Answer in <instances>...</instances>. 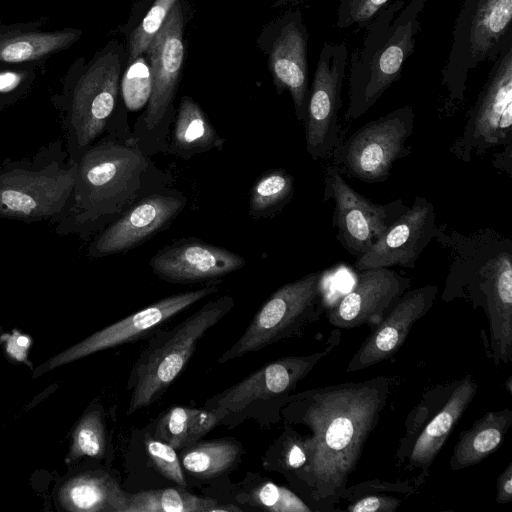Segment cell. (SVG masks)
Listing matches in <instances>:
<instances>
[{"label":"cell","instance_id":"1","mask_svg":"<svg viewBox=\"0 0 512 512\" xmlns=\"http://www.w3.org/2000/svg\"><path fill=\"white\" fill-rule=\"evenodd\" d=\"M391 379L378 376L290 394L281 408L285 423L303 425L308 460L295 478L315 502L342 499L350 475L376 428Z\"/></svg>","mask_w":512,"mask_h":512},{"label":"cell","instance_id":"2","mask_svg":"<svg viewBox=\"0 0 512 512\" xmlns=\"http://www.w3.org/2000/svg\"><path fill=\"white\" fill-rule=\"evenodd\" d=\"M170 181L143 153L128 126L110 132L78 159L72 203L55 232L90 240L132 205L167 188Z\"/></svg>","mask_w":512,"mask_h":512},{"label":"cell","instance_id":"3","mask_svg":"<svg viewBox=\"0 0 512 512\" xmlns=\"http://www.w3.org/2000/svg\"><path fill=\"white\" fill-rule=\"evenodd\" d=\"M434 238L452 252V262L442 298L469 300L483 309L490 342L512 340V241L487 228L463 235L436 226Z\"/></svg>","mask_w":512,"mask_h":512},{"label":"cell","instance_id":"4","mask_svg":"<svg viewBox=\"0 0 512 512\" xmlns=\"http://www.w3.org/2000/svg\"><path fill=\"white\" fill-rule=\"evenodd\" d=\"M428 0H395L384 5L363 27L362 43L348 66L347 122L363 116L400 78L414 52L420 17Z\"/></svg>","mask_w":512,"mask_h":512},{"label":"cell","instance_id":"5","mask_svg":"<svg viewBox=\"0 0 512 512\" xmlns=\"http://www.w3.org/2000/svg\"><path fill=\"white\" fill-rule=\"evenodd\" d=\"M77 162L70 160L62 139L20 159L0 164V218L56 225L70 209Z\"/></svg>","mask_w":512,"mask_h":512},{"label":"cell","instance_id":"6","mask_svg":"<svg viewBox=\"0 0 512 512\" xmlns=\"http://www.w3.org/2000/svg\"><path fill=\"white\" fill-rule=\"evenodd\" d=\"M235 306L230 295L210 300L169 329H159L135 361L128 380L127 414L158 401L180 375L198 342Z\"/></svg>","mask_w":512,"mask_h":512},{"label":"cell","instance_id":"7","mask_svg":"<svg viewBox=\"0 0 512 512\" xmlns=\"http://www.w3.org/2000/svg\"><path fill=\"white\" fill-rule=\"evenodd\" d=\"M121 66L120 48L106 49L61 97L63 142L71 161L104 135L128 126L126 113L116 110Z\"/></svg>","mask_w":512,"mask_h":512},{"label":"cell","instance_id":"8","mask_svg":"<svg viewBox=\"0 0 512 512\" xmlns=\"http://www.w3.org/2000/svg\"><path fill=\"white\" fill-rule=\"evenodd\" d=\"M340 329L331 332L327 346L303 356H288L265 364L241 381L209 398L204 407L223 414L221 425L234 427L254 419L270 425L281 417L288 396L340 342Z\"/></svg>","mask_w":512,"mask_h":512},{"label":"cell","instance_id":"9","mask_svg":"<svg viewBox=\"0 0 512 512\" xmlns=\"http://www.w3.org/2000/svg\"><path fill=\"white\" fill-rule=\"evenodd\" d=\"M511 20L512 0H462L440 76L446 110L465 101L469 74L483 62L492 61L512 39Z\"/></svg>","mask_w":512,"mask_h":512},{"label":"cell","instance_id":"10","mask_svg":"<svg viewBox=\"0 0 512 512\" xmlns=\"http://www.w3.org/2000/svg\"><path fill=\"white\" fill-rule=\"evenodd\" d=\"M326 274V270L315 271L275 290L218 362L223 364L277 342L300 337L326 311Z\"/></svg>","mask_w":512,"mask_h":512},{"label":"cell","instance_id":"11","mask_svg":"<svg viewBox=\"0 0 512 512\" xmlns=\"http://www.w3.org/2000/svg\"><path fill=\"white\" fill-rule=\"evenodd\" d=\"M145 53L150 61L152 92L132 135L143 153L151 157L165 152L174 117L173 101L184 59L183 12L179 1L174 4Z\"/></svg>","mask_w":512,"mask_h":512},{"label":"cell","instance_id":"12","mask_svg":"<svg viewBox=\"0 0 512 512\" xmlns=\"http://www.w3.org/2000/svg\"><path fill=\"white\" fill-rule=\"evenodd\" d=\"M414 123L411 105L396 108L342 139L333 151L331 163L350 178L365 183L385 182L394 163L411 153L407 141Z\"/></svg>","mask_w":512,"mask_h":512},{"label":"cell","instance_id":"13","mask_svg":"<svg viewBox=\"0 0 512 512\" xmlns=\"http://www.w3.org/2000/svg\"><path fill=\"white\" fill-rule=\"evenodd\" d=\"M492 62L463 130L450 147L462 162L494 147L512 144V39Z\"/></svg>","mask_w":512,"mask_h":512},{"label":"cell","instance_id":"14","mask_svg":"<svg viewBox=\"0 0 512 512\" xmlns=\"http://www.w3.org/2000/svg\"><path fill=\"white\" fill-rule=\"evenodd\" d=\"M324 202L334 204L336 239L355 259L361 257L408 208L402 199L374 203L358 193L332 163L324 168Z\"/></svg>","mask_w":512,"mask_h":512},{"label":"cell","instance_id":"15","mask_svg":"<svg viewBox=\"0 0 512 512\" xmlns=\"http://www.w3.org/2000/svg\"><path fill=\"white\" fill-rule=\"evenodd\" d=\"M348 57L345 42H324L318 56L303 121L306 151L315 161L331 158L343 139L339 111Z\"/></svg>","mask_w":512,"mask_h":512},{"label":"cell","instance_id":"16","mask_svg":"<svg viewBox=\"0 0 512 512\" xmlns=\"http://www.w3.org/2000/svg\"><path fill=\"white\" fill-rule=\"evenodd\" d=\"M309 33L299 9L285 12L270 23L259 38L268 56V66L279 94L288 91L298 121L306 115Z\"/></svg>","mask_w":512,"mask_h":512},{"label":"cell","instance_id":"17","mask_svg":"<svg viewBox=\"0 0 512 512\" xmlns=\"http://www.w3.org/2000/svg\"><path fill=\"white\" fill-rule=\"evenodd\" d=\"M187 197L172 188L152 193L89 240L87 255L97 259L126 253L166 230L182 213Z\"/></svg>","mask_w":512,"mask_h":512},{"label":"cell","instance_id":"18","mask_svg":"<svg viewBox=\"0 0 512 512\" xmlns=\"http://www.w3.org/2000/svg\"><path fill=\"white\" fill-rule=\"evenodd\" d=\"M410 278L391 268L358 271L354 287L326 308L328 322L337 329L373 327L410 289Z\"/></svg>","mask_w":512,"mask_h":512},{"label":"cell","instance_id":"19","mask_svg":"<svg viewBox=\"0 0 512 512\" xmlns=\"http://www.w3.org/2000/svg\"><path fill=\"white\" fill-rule=\"evenodd\" d=\"M148 264L153 273L165 282L194 284L215 283L242 269L246 260L226 248L186 237L159 249Z\"/></svg>","mask_w":512,"mask_h":512},{"label":"cell","instance_id":"20","mask_svg":"<svg viewBox=\"0 0 512 512\" xmlns=\"http://www.w3.org/2000/svg\"><path fill=\"white\" fill-rule=\"evenodd\" d=\"M434 205L423 196H416L412 205L380 236L361 257L355 268L414 269L416 263L434 238L436 231Z\"/></svg>","mask_w":512,"mask_h":512},{"label":"cell","instance_id":"21","mask_svg":"<svg viewBox=\"0 0 512 512\" xmlns=\"http://www.w3.org/2000/svg\"><path fill=\"white\" fill-rule=\"evenodd\" d=\"M438 293L427 284L408 290L376 325L351 357L346 372L369 368L391 358L401 348L413 325L432 308Z\"/></svg>","mask_w":512,"mask_h":512},{"label":"cell","instance_id":"22","mask_svg":"<svg viewBox=\"0 0 512 512\" xmlns=\"http://www.w3.org/2000/svg\"><path fill=\"white\" fill-rule=\"evenodd\" d=\"M218 290L217 284L210 283L195 290L162 298L92 335L78 346L75 353L82 356L105 348L148 339L172 318Z\"/></svg>","mask_w":512,"mask_h":512},{"label":"cell","instance_id":"23","mask_svg":"<svg viewBox=\"0 0 512 512\" xmlns=\"http://www.w3.org/2000/svg\"><path fill=\"white\" fill-rule=\"evenodd\" d=\"M478 389L471 375L457 381L439 412L416 438L408 457L409 469L426 472L472 402Z\"/></svg>","mask_w":512,"mask_h":512},{"label":"cell","instance_id":"24","mask_svg":"<svg viewBox=\"0 0 512 512\" xmlns=\"http://www.w3.org/2000/svg\"><path fill=\"white\" fill-rule=\"evenodd\" d=\"M225 141L199 104L189 96L182 97L165 153L190 159L210 150H222Z\"/></svg>","mask_w":512,"mask_h":512},{"label":"cell","instance_id":"25","mask_svg":"<svg viewBox=\"0 0 512 512\" xmlns=\"http://www.w3.org/2000/svg\"><path fill=\"white\" fill-rule=\"evenodd\" d=\"M512 427V409L487 412L459 434L449 464L460 470L483 461L494 453Z\"/></svg>","mask_w":512,"mask_h":512},{"label":"cell","instance_id":"26","mask_svg":"<svg viewBox=\"0 0 512 512\" xmlns=\"http://www.w3.org/2000/svg\"><path fill=\"white\" fill-rule=\"evenodd\" d=\"M223 414L216 409L175 405L158 419L155 438L182 450L200 441L220 422Z\"/></svg>","mask_w":512,"mask_h":512},{"label":"cell","instance_id":"27","mask_svg":"<svg viewBox=\"0 0 512 512\" xmlns=\"http://www.w3.org/2000/svg\"><path fill=\"white\" fill-rule=\"evenodd\" d=\"M243 453V447L233 438L198 441L181 450L180 463L189 475L198 479H210L235 466Z\"/></svg>","mask_w":512,"mask_h":512},{"label":"cell","instance_id":"28","mask_svg":"<svg viewBox=\"0 0 512 512\" xmlns=\"http://www.w3.org/2000/svg\"><path fill=\"white\" fill-rule=\"evenodd\" d=\"M294 184V177L284 169L264 171L251 187L249 216L270 219L279 214L292 200Z\"/></svg>","mask_w":512,"mask_h":512},{"label":"cell","instance_id":"29","mask_svg":"<svg viewBox=\"0 0 512 512\" xmlns=\"http://www.w3.org/2000/svg\"><path fill=\"white\" fill-rule=\"evenodd\" d=\"M78 35L76 30L0 35V62L20 63L39 59L66 47Z\"/></svg>","mask_w":512,"mask_h":512},{"label":"cell","instance_id":"30","mask_svg":"<svg viewBox=\"0 0 512 512\" xmlns=\"http://www.w3.org/2000/svg\"><path fill=\"white\" fill-rule=\"evenodd\" d=\"M217 504L212 498L170 487L128 495L124 512H212Z\"/></svg>","mask_w":512,"mask_h":512},{"label":"cell","instance_id":"31","mask_svg":"<svg viewBox=\"0 0 512 512\" xmlns=\"http://www.w3.org/2000/svg\"><path fill=\"white\" fill-rule=\"evenodd\" d=\"M307 460L304 435L295 431L288 423H285L282 434L267 449L262 459L265 469L284 474L286 477H296Z\"/></svg>","mask_w":512,"mask_h":512},{"label":"cell","instance_id":"32","mask_svg":"<svg viewBox=\"0 0 512 512\" xmlns=\"http://www.w3.org/2000/svg\"><path fill=\"white\" fill-rule=\"evenodd\" d=\"M251 506L271 512H311V509L290 489L271 481L261 482L244 496Z\"/></svg>","mask_w":512,"mask_h":512},{"label":"cell","instance_id":"33","mask_svg":"<svg viewBox=\"0 0 512 512\" xmlns=\"http://www.w3.org/2000/svg\"><path fill=\"white\" fill-rule=\"evenodd\" d=\"M120 86L127 110L137 111L147 105L152 92V75L143 55L128 64Z\"/></svg>","mask_w":512,"mask_h":512},{"label":"cell","instance_id":"34","mask_svg":"<svg viewBox=\"0 0 512 512\" xmlns=\"http://www.w3.org/2000/svg\"><path fill=\"white\" fill-rule=\"evenodd\" d=\"M178 0H155L129 40L127 65L143 55Z\"/></svg>","mask_w":512,"mask_h":512},{"label":"cell","instance_id":"35","mask_svg":"<svg viewBox=\"0 0 512 512\" xmlns=\"http://www.w3.org/2000/svg\"><path fill=\"white\" fill-rule=\"evenodd\" d=\"M144 445L154 468L167 479L179 486H186V480L176 450L169 444L145 434Z\"/></svg>","mask_w":512,"mask_h":512},{"label":"cell","instance_id":"36","mask_svg":"<svg viewBox=\"0 0 512 512\" xmlns=\"http://www.w3.org/2000/svg\"><path fill=\"white\" fill-rule=\"evenodd\" d=\"M338 2L335 26L348 28L358 25L363 28L389 0H338Z\"/></svg>","mask_w":512,"mask_h":512},{"label":"cell","instance_id":"37","mask_svg":"<svg viewBox=\"0 0 512 512\" xmlns=\"http://www.w3.org/2000/svg\"><path fill=\"white\" fill-rule=\"evenodd\" d=\"M382 483L378 481L376 494H363L362 497H354L346 508L349 512H395L402 500L394 495L381 492Z\"/></svg>","mask_w":512,"mask_h":512},{"label":"cell","instance_id":"38","mask_svg":"<svg viewBox=\"0 0 512 512\" xmlns=\"http://www.w3.org/2000/svg\"><path fill=\"white\" fill-rule=\"evenodd\" d=\"M77 446L80 453L96 457L104 449L102 425L97 416L88 417L77 433Z\"/></svg>","mask_w":512,"mask_h":512},{"label":"cell","instance_id":"39","mask_svg":"<svg viewBox=\"0 0 512 512\" xmlns=\"http://www.w3.org/2000/svg\"><path fill=\"white\" fill-rule=\"evenodd\" d=\"M495 500L499 504L512 502V462H510L497 478Z\"/></svg>","mask_w":512,"mask_h":512},{"label":"cell","instance_id":"40","mask_svg":"<svg viewBox=\"0 0 512 512\" xmlns=\"http://www.w3.org/2000/svg\"><path fill=\"white\" fill-rule=\"evenodd\" d=\"M23 81L21 74L14 71L0 72V95L15 91Z\"/></svg>","mask_w":512,"mask_h":512},{"label":"cell","instance_id":"41","mask_svg":"<svg viewBox=\"0 0 512 512\" xmlns=\"http://www.w3.org/2000/svg\"><path fill=\"white\" fill-rule=\"evenodd\" d=\"M504 150L494 154L492 163L494 167L512 176V144L504 146Z\"/></svg>","mask_w":512,"mask_h":512},{"label":"cell","instance_id":"42","mask_svg":"<svg viewBox=\"0 0 512 512\" xmlns=\"http://www.w3.org/2000/svg\"><path fill=\"white\" fill-rule=\"evenodd\" d=\"M232 512V511H241L240 508L234 506L232 504H217L212 512Z\"/></svg>","mask_w":512,"mask_h":512},{"label":"cell","instance_id":"43","mask_svg":"<svg viewBox=\"0 0 512 512\" xmlns=\"http://www.w3.org/2000/svg\"><path fill=\"white\" fill-rule=\"evenodd\" d=\"M28 343H29V340H28V338H27V337H25V336H20V337H18V339H17V344H18L19 346L24 347V346H27V345H28Z\"/></svg>","mask_w":512,"mask_h":512},{"label":"cell","instance_id":"44","mask_svg":"<svg viewBox=\"0 0 512 512\" xmlns=\"http://www.w3.org/2000/svg\"><path fill=\"white\" fill-rule=\"evenodd\" d=\"M507 386V390L510 394H512V377L509 376L506 380V384H504Z\"/></svg>","mask_w":512,"mask_h":512}]
</instances>
